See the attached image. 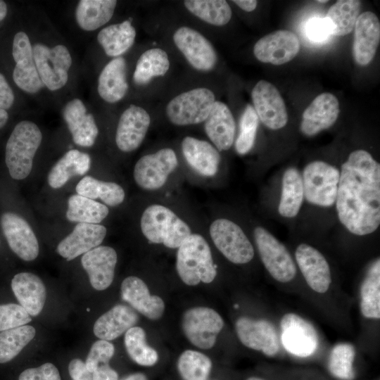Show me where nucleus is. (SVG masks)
I'll list each match as a JSON object with an SVG mask.
<instances>
[{
    "label": "nucleus",
    "instance_id": "1",
    "mask_svg": "<svg viewBox=\"0 0 380 380\" xmlns=\"http://www.w3.org/2000/svg\"><path fill=\"white\" fill-rule=\"evenodd\" d=\"M341 224L364 236L380 224V165L362 149L353 151L342 164L336 199Z\"/></svg>",
    "mask_w": 380,
    "mask_h": 380
},
{
    "label": "nucleus",
    "instance_id": "2",
    "mask_svg": "<svg viewBox=\"0 0 380 380\" xmlns=\"http://www.w3.org/2000/svg\"><path fill=\"white\" fill-rule=\"evenodd\" d=\"M176 268L182 281L189 286L201 281L209 284L215 279L216 266L210 246L201 235L191 234L179 246Z\"/></svg>",
    "mask_w": 380,
    "mask_h": 380
},
{
    "label": "nucleus",
    "instance_id": "3",
    "mask_svg": "<svg viewBox=\"0 0 380 380\" xmlns=\"http://www.w3.org/2000/svg\"><path fill=\"white\" fill-rule=\"evenodd\" d=\"M42 134L33 122L23 120L13 128L6 145L5 161L11 177L21 180L30 174Z\"/></svg>",
    "mask_w": 380,
    "mask_h": 380
},
{
    "label": "nucleus",
    "instance_id": "4",
    "mask_svg": "<svg viewBox=\"0 0 380 380\" xmlns=\"http://www.w3.org/2000/svg\"><path fill=\"white\" fill-rule=\"evenodd\" d=\"M144 236L151 243L178 248L191 234L189 226L172 210L158 204L148 206L140 221Z\"/></svg>",
    "mask_w": 380,
    "mask_h": 380
},
{
    "label": "nucleus",
    "instance_id": "5",
    "mask_svg": "<svg viewBox=\"0 0 380 380\" xmlns=\"http://www.w3.org/2000/svg\"><path fill=\"white\" fill-rule=\"evenodd\" d=\"M340 171L335 166L316 160L308 164L303 172L304 196L308 202L330 207L337 196Z\"/></svg>",
    "mask_w": 380,
    "mask_h": 380
},
{
    "label": "nucleus",
    "instance_id": "6",
    "mask_svg": "<svg viewBox=\"0 0 380 380\" xmlns=\"http://www.w3.org/2000/svg\"><path fill=\"white\" fill-rule=\"evenodd\" d=\"M215 102L213 92L198 87L183 92L169 101L166 115L175 125H195L205 121Z\"/></svg>",
    "mask_w": 380,
    "mask_h": 380
},
{
    "label": "nucleus",
    "instance_id": "7",
    "mask_svg": "<svg viewBox=\"0 0 380 380\" xmlns=\"http://www.w3.org/2000/svg\"><path fill=\"white\" fill-rule=\"evenodd\" d=\"M253 233L260 259L270 276L280 283L291 281L297 268L286 246L263 227H255Z\"/></svg>",
    "mask_w": 380,
    "mask_h": 380
},
{
    "label": "nucleus",
    "instance_id": "8",
    "mask_svg": "<svg viewBox=\"0 0 380 380\" xmlns=\"http://www.w3.org/2000/svg\"><path fill=\"white\" fill-rule=\"evenodd\" d=\"M33 58L39 76L50 91L64 87L68 80L72 57L66 46L62 44L49 47L37 43L32 46Z\"/></svg>",
    "mask_w": 380,
    "mask_h": 380
},
{
    "label": "nucleus",
    "instance_id": "9",
    "mask_svg": "<svg viewBox=\"0 0 380 380\" xmlns=\"http://www.w3.org/2000/svg\"><path fill=\"white\" fill-rule=\"evenodd\" d=\"M210 237L220 253L234 264H246L254 256L252 243L242 229L234 222L220 218L210 227Z\"/></svg>",
    "mask_w": 380,
    "mask_h": 380
},
{
    "label": "nucleus",
    "instance_id": "10",
    "mask_svg": "<svg viewBox=\"0 0 380 380\" xmlns=\"http://www.w3.org/2000/svg\"><path fill=\"white\" fill-rule=\"evenodd\" d=\"M182 329L187 339L201 349H210L224 327V321L215 310L195 307L187 310L182 317Z\"/></svg>",
    "mask_w": 380,
    "mask_h": 380
},
{
    "label": "nucleus",
    "instance_id": "11",
    "mask_svg": "<svg viewBox=\"0 0 380 380\" xmlns=\"http://www.w3.org/2000/svg\"><path fill=\"white\" fill-rule=\"evenodd\" d=\"M234 327L237 337L244 346L268 357H274L279 353L280 337L270 321L241 316L236 320Z\"/></svg>",
    "mask_w": 380,
    "mask_h": 380
},
{
    "label": "nucleus",
    "instance_id": "12",
    "mask_svg": "<svg viewBox=\"0 0 380 380\" xmlns=\"http://www.w3.org/2000/svg\"><path fill=\"white\" fill-rule=\"evenodd\" d=\"M178 165L175 152L170 148L142 156L135 164L133 176L137 184L146 190L161 188Z\"/></svg>",
    "mask_w": 380,
    "mask_h": 380
},
{
    "label": "nucleus",
    "instance_id": "13",
    "mask_svg": "<svg viewBox=\"0 0 380 380\" xmlns=\"http://www.w3.org/2000/svg\"><path fill=\"white\" fill-rule=\"evenodd\" d=\"M281 344L289 353L307 357L315 353L318 336L314 326L301 316L289 312L280 321Z\"/></svg>",
    "mask_w": 380,
    "mask_h": 380
},
{
    "label": "nucleus",
    "instance_id": "14",
    "mask_svg": "<svg viewBox=\"0 0 380 380\" xmlns=\"http://www.w3.org/2000/svg\"><path fill=\"white\" fill-rule=\"evenodd\" d=\"M175 44L187 61L200 71L212 70L217 61L216 51L203 34L191 27L183 26L173 34Z\"/></svg>",
    "mask_w": 380,
    "mask_h": 380
},
{
    "label": "nucleus",
    "instance_id": "15",
    "mask_svg": "<svg viewBox=\"0 0 380 380\" xmlns=\"http://www.w3.org/2000/svg\"><path fill=\"white\" fill-rule=\"evenodd\" d=\"M251 96L253 108L267 127L276 130L286 125V108L275 86L266 80H260L254 86Z\"/></svg>",
    "mask_w": 380,
    "mask_h": 380
},
{
    "label": "nucleus",
    "instance_id": "16",
    "mask_svg": "<svg viewBox=\"0 0 380 380\" xmlns=\"http://www.w3.org/2000/svg\"><path fill=\"white\" fill-rule=\"evenodd\" d=\"M12 56L15 63L13 80L23 91L34 94L44 87L33 58V51L27 34L23 31L17 32L13 40Z\"/></svg>",
    "mask_w": 380,
    "mask_h": 380
},
{
    "label": "nucleus",
    "instance_id": "17",
    "mask_svg": "<svg viewBox=\"0 0 380 380\" xmlns=\"http://www.w3.org/2000/svg\"><path fill=\"white\" fill-rule=\"evenodd\" d=\"M299 50L297 35L289 30H280L260 38L254 45L253 53L260 62L279 65L294 58Z\"/></svg>",
    "mask_w": 380,
    "mask_h": 380
},
{
    "label": "nucleus",
    "instance_id": "18",
    "mask_svg": "<svg viewBox=\"0 0 380 380\" xmlns=\"http://www.w3.org/2000/svg\"><path fill=\"white\" fill-rule=\"evenodd\" d=\"M298 268L308 286L315 293H327L331 284L330 267L325 257L315 248L300 243L295 251Z\"/></svg>",
    "mask_w": 380,
    "mask_h": 380
},
{
    "label": "nucleus",
    "instance_id": "19",
    "mask_svg": "<svg viewBox=\"0 0 380 380\" xmlns=\"http://www.w3.org/2000/svg\"><path fill=\"white\" fill-rule=\"evenodd\" d=\"M1 226L10 248L20 258L32 261L37 258L38 240L24 218L13 213H5L1 217Z\"/></svg>",
    "mask_w": 380,
    "mask_h": 380
},
{
    "label": "nucleus",
    "instance_id": "20",
    "mask_svg": "<svg viewBox=\"0 0 380 380\" xmlns=\"http://www.w3.org/2000/svg\"><path fill=\"white\" fill-rule=\"evenodd\" d=\"M151 123L148 112L143 108L132 104L120 115L115 143L123 152L138 148L143 142Z\"/></svg>",
    "mask_w": 380,
    "mask_h": 380
},
{
    "label": "nucleus",
    "instance_id": "21",
    "mask_svg": "<svg viewBox=\"0 0 380 380\" xmlns=\"http://www.w3.org/2000/svg\"><path fill=\"white\" fill-rule=\"evenodd\" d=\"M117 260L116 251L107 246H99L83 254L81 264L94 289L103 291L110 286Z\"/></svg>",
    "mask_w": 380,
    "mask_h": 380
},
{
    "label": "nucleus",
    "instance_id": "22",
    "mask_svg": "<svg viewBox=\"0 0 380 380\" xmlns=\"http://www.w3.org/2000/svg\"><path fill=\"white\" fill-rule=\"evenodd\" d=\"M354 31L353 56L361 66L368 65L374 57L380 42V23L372 12L360 14Z\"/></svg>",
    "mask_w": 380,
    "mask_h": 380
},
{
    "label": "nucleus",
    "instance_id": "23",
    "mask_svg": "<svg viewBox=\"0 0 380 380\" xmlns=\"http://www.w3.org/2000/svg\"><path fill=\"white\" fill-rule=\"evenodd\" d=\"M339 114V103L331 93L318 95L303 113L300 130L306 136H314L331 127Z\"/></svg>",
    "mask_w": 380,
    "mask_h": 380
},
{
    "label": "nucleus",
    "instance_id": "24",
    "mask_svg": "<svg viewBox=\"0 0 380 380\" xmlns=\"http://www.w3.org/2000/svg\"><path fill=\"white\" fill-rule=\"evenodd\" d=\"M106 228L99 224L77 223L71 233L57 246V253L68 261L99 246L106 235Z\"/></svg>",
    "mask_w": 380,
    "mask_h": 380
},
{
    "label": "nucleus",
    "instance_id": "25",
    "mask_svg": "<svg viewBox=\"0 0 380 380\" xmlns=\"http://www.w3.org/2000/svg\"><path fill=\"white\" fill-rule=\"evenodd\" d=\"M122 298L147 318L156 320L165 311L163 299L150 294L147 285L135 276L125 278L121 284Z\"/></svg>",
    "mask_w": 380,
    "mask_h": 380
},
{
    "label": "nucleus",
    "instance_id": "26",
    "mask_svg": "<svg viewBox=\"0 0 380 380\" xmlns=\"http://www.w3.org/2000/svg\"><path fill=\"white\" fill-rule=\"evenodd\" d=\"M63 117L75 144L82 147L94 145L99 129L94 116L87 113L80 99H74L67 103L63 110Z\"/></svg>",
    "mask_w": 380,
    "mask_h": 380
},
{
    "label": "nucleus",
    "instance_id": "27",
    "mask_svg": "<svg viewBox=\"0 0 380 380\" xmlns=\"http://www.w3.org/2000/svg\"><path fill=\"white\" fill-rule=\"evenodd\" d=\"M11 289L20 305L30 316H37L42 310L46 298V287L42 279L31 272L15 274Z\"/></svg>",
    "mask_w": 380,
    "mask_h": 380
},
{
    "label": "nucleus",
    "instance_id": "28",
    "mask_svg": "<svg viewBox=\"0 0 380 380\" xmlns=\"http://www.w3.org/2000/svg\"><path fill=\"white\" fill-rule=\"evenodd\" d=\"M236 125L228 106L215 101L208 117L205 120V131L219 151L228 150L233 144Z\"/></svg>",
    "mask_w": 380,
    "mask_h": 380
},
{
    "label": "nucleus",
    "instance_id": "29",
    "mask_svg": "<svg viewBox=\"0 0 380 380\" xmlns=\"http://www.w3.org/2000/svg\"><path fill=\"white\" fill-rule=\"evenodd\" d=\"M137 312L125 305H116L100 316L94 324V334L101 340L112 341L137 323Z\"/></svg>",
    "mask_w": 380,
    "mask_h": 380
},
{
    "label": "nucleus",
    "instance_id": "30",
    "mask_svg": "<svg viewBox=\"0 0 380 380\" xmlns=\"http://www.w3.org/2000/svg\"><path fill=\"white\" fill-rule=\"evenodd\" d=\"M182 150L188 164L198 173L207 177H213L217 173L220 156L209 142L186 137L182 141Z\"/></svg>",
    "mask_w": 380,
    "mask_h": 380
},
{
    "label": "nucleus",
    "instance_id": "31",
    "mask_svg": "<svg viewBox=\"0 0 380 380\" xmlns=\"http://www.w3.org/2000/svg\"><path fill=\"white\" fill-rule=\"evenodd\" d=\"M98 93L110 103L120 101L128 90L127 64L124 58L111 60L102 70L98 79Z\"/></svg>",
    "mask_w": 380,
    "mask_h": 380
},
{
    "label": "nucleus",
    "instance_id": "32",
    "mask_svg": "<svg viewBox=\"0 0 380 380\" xmlns=\"http://www.w3.org/2000/svg\"><path fill=\"white\" fill-rule=\"evenodd\" d=\"M91 166L89 154L76 149L67 151L52 167L47 176L49 185L60 189L75 175H83Z\"/></svg>",
    "mask_w": 380,
    "mask_h": 380
},
{
    "label": "nucleus",
    "instance_id": "33",
    "mask_svg": "<svg viewBox=\"0 0 380 380\" xmlns=\"http://www.w3.org/2000/svg\"><path fill=\"white\" fill-rule=\"evenodd\" d=\"M135 37L136 30L131 21L127 20L102 29L97 40L107 56L117 58L132 46Z\"/></svg>",
    "mask_w": 380,
    "mask_h": 380
},
{
    "label": "nucleus",
    "instance_id": "34",
    "mask_svg": "<svg viewBox=\"0 0 380 380\" xmlns=\"http://www.w3.org/2000/svg\"><path fill=\"white\" fill-rule=\"evenodd\" d=\"M116 5L115 0H81L75 9L77 23L85 31L96 30L111 19Z\"/></svg>",
    "mask_w": 380,
    "mask_h": 380
},
{
    "label": "nucleus",
    "instance_id": "35",
    "mask_svg": "<svg viewBox=\"0 0 380 380\" xmlns=\"http://www.w3.org/2000/svg\"><path fill=\"white\" fill-rule=\"evenodd\" d=\"M360 310L367 319H380V259L369 266L360 288Z\"/></svg>",
    "mask_w": 380,
    "mask_h": 380
},
{
    "label": "nucleus",
    "instance_id": "36",
    "mask_svg": "<svg viewBox=\"0 0 380 380\" xmlns=\"http://www.w3.org/2000/svg\"><path fill=\"white\" fill-rule=\"evenodd\" d=\"M304 197L302 176L293 167L286 170L282 178L281 199L278 210L284 217L297 215Z\"/></svg>",
    "mask_w": 380,
    "mask_h": 380
},
{
    "label": "nucleus",
    "instance_id": "37",
    "mask_svg": "<svg viewBox=\"0 0 380 380\" xmlns=\"http://www.w3.org/2000/svg\"><path fill=\"white\" fill-rule=\"evenodd\" d=\"M76 192L91 199H101L106 205L116 206L121 204L125 196V191L119 184L99 180L91 176L84 177L77 184Z\"/></svg>",
    "mask_w": 380,
    "mask_h": 380
},
{
    "label": "nucleus",
    "instance_id": "38",
    "mask_svg": "<svg viewBox=\"0 0 380 380\" xmlns=\"http://www.w3.org/2000/svg\"><path fill=\"white\" fill-rule=\"evenodd\" d=\"M169 68V57L163 49H148L140 56L137 62L133 75L134 82L137 85L146 84L153 77L165 75Z\"/></svg>",
    "mask_w": 380,
    "mask_h": 380
},
{
    "label": "nucleus",
    "instance_id": "39",
    "mask_svg": "<svg viewBox=\"0 0 380 380\" xmlns=\"http://www.w3.org/2000/svg\"><path fill=\"white\" fill-rule=\"evenodd\" d=\"M108 207L93 199L79 194L72 195L68 201L66 218L73 222L99 224L108 215Z\"/></svg>",
    "mask_w": 380,
    "mask_h": 380
},
{
    "label": "nucleus",
    "instance_id": "40",
    "mask_svg": "<svg viewBox=\"0 0 380 380\" xmlns=\"http://www.w3.org/2000/svg\"><path fill=\"white\" fill-rule=\"evenodd\" d=\"M360 1L340 0L334 4L329 9L326 19L328 20L331 34L344 36L350 33L360 15Z\"/></svg>",
    "mask_w": 380,
    "mask_h": 380
},
{
    "label": "nucleus",
    "instance_id": "41",
    "mask_svg": "<svg viewBox=\"0 0 380 380\" xmlns=\"http://www.w3.org/2000/svg\"><path fill=\"white\" fill-rule=\"evenodd\" d=\"M186 9L201 20L213 25L222 26L232 18V10L224 0H187Z\"/></svg>",
    "mask_w": 380,
    "mask_h": 380
},
{
    "label": "nucleus",
    "instance_id": "42",
    "mask_svg": "<svg viewBox=\"0 0 380 380\" xmlns=\"http://www.w3.org/2000/svg\"><path fill=\"white\" fill-rule=\"evenodd\" d=\"M125 346L129 357L137 364L144 367H151L158 360L157 351L146 343L144 330L139 327H133L125 334Z\"/></svg>",
    "mask_w": 380,
    "mask_h": 380
},
{
    "label": "nucleus",
    "instance_id": "43",
    "mask_svg": "<svg viewBox=\"0 0 380 380\" xmlns=\"http://www.w3.org/2000/svg\"><path fill=\"white\" fill-rule=\"evenodd\" d=\"M35 329L23 325L0 332V363L13 360L33 339Z\"/></svg>",
    "mask_w": 380,
    "mask_h": 380
},
{
    "label": "nucleus",
    "instance_id": "44",
    "mask_svg": "<svg viewBox=\"0 0 380 380\" xmlns=\"http://www.w3.org/2000/svg\"><path fill=\"white\" fill-rule=\"evenodd\" d=\"M177 370L183 380H207L212 369L211 360L193 350L184 351L177 360Z\"/></svg>",
    "mask_w": 380,
    "mask_h": 380
},
{
    "label": "nucleus",
    "instance_id": "45",
    "mask_svg": "<svg viewBox=\"0 0 380 380\" xmlns=\"http://www.w3.org/2000/svg\"><path fill=\"white\" fill-rule=\"evenodd\" d=\"M355 348L349 343H338L331 349L328 361L330 373L341 380H353L355 377L354 361Z\"/></svg>",
    "mask_w": 380,
    "mask_h": 380
},
{
    "label": "nucleus",
    "instance_id": "46",
    "mask_svg": "<svg viewBox=\"0 0 380 380\" xmlns=\"http://www.w3.org/2000/svg\"><path fill=\"white\" fill-rule=\"evenodd\" d=\"M259 118L251 105H247L239 122V133L235 148L240 155L249 152L253 146L258 127Z\"/></svg>",
    "mask_w": 380,
    "mask_h": 380
},
{
    "label": "nucleus",
    "instance_id": "47",
    "mask_svg": "<svg viewBox=\"0 0 380 380\" xmlns=\"http://www.w3.org/2000/svg\"><path fill=\"white\" fill-rule=\"evenodd\" d=\"M31 320V316L20 305H0V331L26 325Z\"/></svg>",
    "mask_w": 380,
    "mask_h": 380
},
{
    "label": "nucleus",
    "instance_id": "48",
    "mask_svg": "<svg viewBox=\"0 0 380 380\" xmlns=\"http://www.w3.org/2000/svg\"><path fill=\"white\" fill-rule=\"evenodd\" d=\"M115 347L105 340H99L93 343L86 359L87 369L92 373L98 367L108 364L113 356Z\"/></svg>",
    "mask_w": 380,
    "mask_h": 380
},
{
    "label": "nucleus",
    "instance_id": "49",
    "mask_svg": "<svg viewBox=\"0 0 380 380\" xmlns=\"http://www.w3.org/2000/svg\"><path fill=\"white\" fill-rule=\"evenodd\" d=\"M18 380H61V379L57 367L47 362L38 367L24 370L20 374Z\"/></svg>",
    "mask_w": 380,
    "mask_h": 380
},
{
    "label": "nucleus",
    "instance_id": "50",
    "mask_svg": "<svg viewBox=\"0 0 380 380\" xmlns=\"http://www.w3.org/2000/svg\"><path fill=\"white\" fill-rule=\"evenodd\" d=\"M305 32L308 37L315 42L326 41L331 34V26L326 18H314L306 24Z\"/></svg>",
    "mask_w": 380,
    "mask_h": 380
},
{
    "label": "nucleus",
    "instance_id": "51",
    "mask_svg": "<svg viewBox=\"0 0 380 380\" xmlns=\"http://www.w3.org/2000/svg\"><path fill=\"white\" fill-rule=\"evenodd\" d=\"M68 372L72 380H94L85 363L80 359H73L70 362Z\"/></svg>",
    "mask_w": 380,
    "mask_h": 380
},
{
    "label": "nucleus",
    "instance_id": "52",
    "mask_svg": "<svg viewBox=\"0 0 380 380\" xmlns=\"http://www.w3.org/2000/svg\"><path fill=\"white\" fill-rule=\"evenodd\" d=\"M13 91L4 75L0 72V109L8 110L13 104Z\"/></svg>",
    "mask_w": 380,
    "mask_h": 380
},
{
    "label": "nucleus",
    "instance_id": "53",
    "mask_svg": "<svg viewBox=\"0 0 380 380\" xmlns=\"http://www.w3.org/2000/svg\"><path fill=\"white\" fill-rule=\"evenodd\" d=\"M91 374L94 380H118V374L108 364L98 367Z\"/></svg>",
    "mask_w": 380,
    "mask_h": 380
},
{
    "label": "nucleus",
    "instance_id": "54",
    "mask_svg": "<svg viewBox=\"0 0 380 380\" xmlns=\"http://www.w3.org/2000/svg\"><path fill=\"white\" fill-rule=\"evenodd\" d=\"M232 2L246 12L254 11L258 5V1L255 0H235Z\"/></svg>",
    "mask_w": 380,
    "mask_h": 380
},
{
    "label": "nucleus",
    "instance_id": "55",
    "mask_svg": "<svg viewBox=\"0 0 380 380\" xmlns=\"http://www.w3.org/2000/svg\"><path fill=\"white\" fill-rule=\"evenodd\" d=\"M121 380H148L146 376L141 372L131 374Z\"/></svg>",
    "mask_w": 380,
    "mask_h": 380
},
{
    "label": "nucleus",
    "instance_id": "56",
    "mask_svg": "<svg viewBox=\"0 0 380 380\" xmlns=\"http://www.w3.org/2000/svg\"><path fill=\"white\" fill-rule=\"evenodd\" d=\"M8 8L4 1L0 0V22L2 21L6 16Z\"/></svg>",
    "mask_w": 380,
    "mask_h": 380
},
{
    "label": "nucleus",
    "instance_id": "57",
    "mask_svg": "<svg viewBox=\"0 0 380 380\" xmlns=\"http://www.w3.org/2000/svg\"><path fill=\"white\" fill-rule=\"evenodd\" d=\"M8 120V113L6 110L0 109V129L2 128Z\"/></svg>",
    "mask_w": 380,
    "mask_h": 380
},
{
    "label": "nucleus",
    "instance_id": "58",
    "mask_svg": "<svg viewBox=\"0 0 380 380\" xmlns=\"http://www.w3.org/2000/svg\"><path fill=\"white\" fill-rule=\"evenodd\" d=\"M246 380H265V379L260 377H257V376H251L248 378Z\"/></svg>",
    "mask_w": 380,
    "mask_h": 380
},
{
    "label": "nucleus",
    "instance_id": "59",
    "mask_svg": "<svg viewBox=\"0 0 380 380\" xmlns=\"http://www.w3.org/2000/svg\"><path fill=\"white\" fill-rule=\"evenodd\" d=\"M317 3H320V4H321V3H322V4H324V3L328 2V1H327V0H324V1H321V0H319V1H317Z\"/></svg>",
    "mask_w": 380,
    "mask_h": 380
}]
</instances>
